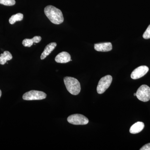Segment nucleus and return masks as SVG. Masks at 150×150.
I'll return each instance as SVG.
<instances>
[{"mask_svg":"<svg viewBox=\"0 0 150 150\" xmlns=\"http://www.w3.org/2000/svg\"><path fill=\"white\" fill-rule=\"evenodd\" d=\"M13 56L10 52L8 51H5L3 54H1L0 56V64L4 65L8 61L12 59Z\"/></svg>","mask_w":150,"mask_h":150,"instance_id":"nucleus-13","label":"nucleus"},{"mask_svg":"<svg viewBox=\"0 0 150 150\" xmlns=\"http://www.w3.org/2000/svg\"><path fill=\"white\" fill-rule=\"evenodd\" d=\"M55 60L57 63L65 64L71 61V57L68 52L63 51L56 56Z\"/></svg>","mask_w":150,"mask_h":150,"instance_id":"nucleus-8","label":"nucleus"},{"mask_svg":"<svg viewBox=\"0 0 150 150\" xmlns=\"http://www.w3.org/2000/svg\"><path fill=\"white\" fill-rule=\"evenodd\" d=\"M64 82L68 91L73 95H77L80 92L81 85L77 79L71 77H65Z\"/></svg>","mask_w":150,"mask_h":150,"instance_id":"nucleus-2","label":"nucleus"},{"mask_svg":"<svg viewBox=\"0 0 150 150\" xmlns=\"http://www.w3.org/2000/svg\"><path fill=\"white\" fill-rule=\"evenodd\" d=\"M16 4L15 0H0V4L6 6H12Z\"/></svg>","mask_w":150,"mask_h":150,"instance_id":"nucleus-15","label":"nucleus"},{"mask_svg":"<svg viewBox=\"0 0 150 150\" xmlns=\"http://www.w3.org/2000/svg\"><path fill=\"white\" fill-rule=\"evenodd\" d=\"M2 92L1 91V90H0V98H1V96Z\"/></svg>","mask_w":150,"mask_h":150,"instance_id":"nucleus-18","label":"nucleus"},{"mask_svg":"<svg viewBox=\"0 0 150 150\" xmlns=\"http://www.w3.org/2000/svg\"><path fill=\"white\" fill-rule=\"evenodd\" d=\"M23 15L21 13H18L11 16L9 19V22L11 24H13L16 21H21L23 19Z\"/></svg>","mask_w":150,"mask_h":150,"instance_id":"nucleus-14","label":"nucleus"},{"mask_svg":"<svg viewBox=\"0 0 150 150\" xmlns=\"http://www.w3.org/2000/svg\"><path fill=\"white\" fill-rule=\"evenodd\" d=\"M149 68L147 66H140L135 69L131 73V79H140L144 76L149 71Z\"/></svg>","mask_w":150,"mask_h":150,"instance_id":"nucleus-7","label":"nucleus"},{"mask_svg":"<svg viewBox=\"0 0 150 150\" xmlns=\"http://www.w3.org/2000/svg\"><path fill=\"white\" fill-rule=\"evenodd\" d=\"M94 49L98 51L108 52L112 49V45L110 42L96 43L94 45Z\"/></svg>","mask_w":150,"mask_h":150,"instance_id":"nucleus-9","label":"nucleus"},{"mask_svg":"<svg viewBox=\"0 0 150 150\" xmlns=\"http://www.w3.org/2000/svg\"><path fill=\"white\" fill-rule=\"evenodd\" d=\"M134 96H136V93H135L134 94Z\"/></svg>","mask_w":150,"mask_h":150,"instance_id":"nucleus-19","label":"nucleus"},{"mask_svg":"<svg viewBox=\"0 0 150 150\" xmlns=\"http://www.w3.org/2000/svg\"><path fill=\"white\" fill-rule=\"evenodd\" d=\"M144 128V124L142 122H137L131 126L130 129V133L137 134L140 133Z\"/></svg>","mask_w":150,"mask_h":150,"instance_id":"nucleus-11","label":"nucleus"},{"mask_svg":"<svg viewBox=\"0 0 150 150\" xmlns=\"http://www.w3.org/2000/svg\"><path fill=\"white\" fill-rule=\"evenodd\" d=\"M112 77L110 75L105 76L100 80L97 87V91L98 94H102L110 86L112 81Z\"/></svg>","mask_w":150,"mask_h":150,"instance_id":"nucleus-5","label":"nucleus"},{"mask_svg":"<svg viewBox=\"0 0 150 150\" xmlns=\"http://www.w3.org/2000/svg\"><path fill=\"white\" fill-rule=\"evenodd\" d=\"M68 122L73 125H84L88 123L89 121L84 115L79 114H73L67 118Z\"/></svg>","mask_w":150,"mask_h":150,"instance_id":"nucleus-6","label":"nucleus"},{"mask_svg":"<svg viewBox=\"0 0 150 150\" xmlns=\"http://www.w3.org/2000/svg\"><path fill=\"white\" fill-rule=\"evenodd\" d=\"M136 96L141 101H149L150 100V88L146 85L141 86L137 91Z\"/></svg>","mask_w":150,"mask_h":150,"instance_id":"nucleus-4","label":"nucleus"},{"mask_svg":"<svg viewBox=\"0 0 150 150\" xmlns=\"http://www.w3.org/2000/svg\"><path fill=\"white\" fill-rule=\"evenodd\" d=\"M57 46V43L55 42H52L48 44L45 47L44 51L40 56V59L43 60L48 56L52 52Z\"/></svg>","mask_w":150,"mask_h":150,"instance_id":"nucleus-10","label":"nucleus"},{"mask_svg":"<svg viewBox=\"0 0 150 150\" xmlns=\"http://www.w3.org/2000/svg\"><path fill=\"white\" fill-rule=\"evenodd\" d=\"M140 150H150V143L146 144L143 146L141 149H140Z\"/></svg>","mask_w":150,"mask_h":150,"instance_id":"nucleus-17","label":"nucleus"},{"mask_svg":"<svg viewBox=\"0 0 150 150\" xmlns=\"http://www.w3.org/2000/svg\"><path fill=\"white\" fill-rule=\"evenodd\" d=\"M47 95L43 91L31 90L25 93L23 96V98L24 100H41L45 99Z\"/></svg>","mask_w":150,"mask_h":150,"instance_id":"nucleus-3","label":"nucleus"},{"mask_svg":"<svg viewBox=\"0 0 150 150\" xmlns=\"http://www.w3.org/2000/svg\"><path fill=\"white\" fill-rule=\"evenodd\" d=\"M143 37L144 39H148L150 38V24L147 29L146 30L144 33L143 34Z\"/></svg>","mask_w":150,"mask_h":150,"instance_id":"nucleus-16","label":"nucleus"},{"mask_svg":"<svg viewBox=\"0 0 150 150\" xmlns=\"http://www.w3.org/2000/svg\"><path fill=\"white\" fill-rule=\"evenodd\" d=\"M41 40L40 36H35L32 39H25L23 40L22 44L25 47H30L33 45V43H38Z\"/></svg>","mask_w":150,"mask_h":150,"instance_id":"nucleus-12","label":"nucleus"},{"mask_svg":"<svg viewBox=\"0 0 150 150\" xmlns=\"http://www.w3.org/2000/svg\"><path fill=\"white\" fill-rule=\"evenodd\" d=\"M44 13L51 22L59 25L64 22V18L62 11L54 6L49 5L44 8Z\"/></svg>","mask_w":150,"mask_h":150,"instance_id":"nucleus-1","label":"nucleus"}]
</instances>
